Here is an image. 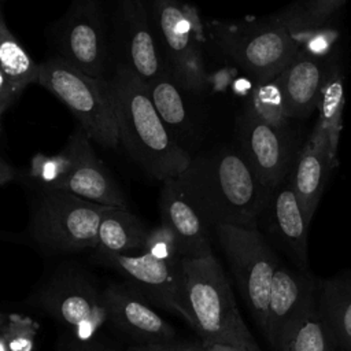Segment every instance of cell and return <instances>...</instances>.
<instances>
[{
  "label": "cell",
  "instance_id": "5b68a950",
  "mask_svg": "<svg viewBox=\"0 0 351 351\" xmlns=\"http://www.w3.org/2000/svg\"><path fill=\"white\" fill-rule=\"evenodd\" d=\"M38 67V84L67 106L92 141L108 149L119 145L108 80L85 74L56 55Z\"/></svg>",
  "mask_w": 351,
  "mask_h": 351
},
{
  "label": "cell",
  "instance_id": "74e56055",
  "mask_svg": "<svg viewBox=\"0 0 351 351\" xmlns=\"http://www.w3.org/2000/svg\"><path fill=\"white\" fill-rule=\"evenodd\" d=\"M7 318H8V315H5V317H3V318H0V330H1V328L4 326V324L7 322Z\"/></svg>",
  "mask_w": 351,
  "mask_h": 351
},
{
  "label": "cell",
  "instance_id": "30bf717a",
  "mask_svg": "<svg viewBox=\"0 0 351 351\" xmlns=\"http://www.w3.org/2000/svg\"><path fill=\"white\" fill-rule=\"evenodd\" d=\"M110 16L112 67H128L145 85L170 75L144 0H112Z\"/></svg>",
  "mask_w": 351,
  "mask_h": 351
},
{
  "label": "cell",
  "instance_id": "7402d4cb",
  "mask_svg": "<svg viewBox=\"0 0 351 351\" xmlns=\"http://www.w3.org/2000/svg\"><path fill=\"white\" fill-rule=\"evenodd\" d=\"M148 228L128 208L107 207L97 230L99 255L141 254L145 247Z\"/></svg>",
  "mask_w": 351,
  "mask_h": 351
},
{
  "label": "cell",
  "instance_id": "8d00e7d4",
  "mask_svg": "<svg viewBox=\"0 0 351 351\" xmlns=\"http://www.w3.org/2000/svg\"><path fill=\"white\" fill-rule=\"evenodd\" d=\"M0 351H8V347H7V343H5V339L0 330Z\"/></svg>",
  "mask_w": 351,
  "mask_h": 351
},
{
  "label": "cell",
  "instance_id": "4fadbf2b",
  "mask_svg": "<svg viewBox=\"0 0 351 351\" xmlns=\"http://www.w3.org/2000/svg\"><path fill=\"white\" fill-rule=\"evenodd\" d=\"M101 261L118 270L149 303L178 314L193 328L186 298L181 259L163 262L147 252L133 255H101Z\"/></svg>",
  "mask_w": 351,
  "mask_h": 351
},
{
  "label": "cell",
  "instance_id": "1f68e13d",
  "mask_svg": "<svg viewBox=\"0 0 351 351\" xmlns=\"http://www.w3.org/2000/svg\"><path fill=\"white\" fill-rule=\"evenodd\" d=\"M206 347L207 344L203 340L193 343V341L173 339L167 341L136 344L129 347L125 351H206Z\"/></svg>",
  "mask_w": 351,
  "mask_h": 351
},
{
  "label": "cell",
  "instance_id": "4dcf8cb0",
  "mask_svg": "<svg viewBox=\"0 0 351 351\" xmlns=\"http://www.w3.org/2000/svg\"><path fill=\"white\" fill-rule=\"evenodd\" d=\"M143 252L163 262H177L181 259L173 232L162 222L160 225L148 229Z\"/></svg>",
  "mask_w": 351,
  "mask_h": 351
},
{
  "label": "cell",
  "instance_id": "5bb4252c",
  "mask_svg": "<svg viewBox=\"0 0 351 351\" xmlns=\"http://www.w3.org/2000/svg\"><path fill=\"white\" fill-rule=\"evenodd\" d=\"M308 225L292 185L282 181L269 192L258 219V230L292 266L308 269Z\"/></svg>",
  "mask_w": 351,
  "mask_h": 351
},
{
  "label": "cell",
  "instance_id": "ba28073f",
  "mask_svg": "<svg viewBox=\"0 0 351 351\" xmlns=\"http://www.w3.org/2000/svg\"><path fill=\"white\" fill-rule=\"evenodd\" d=\"M214 233L230 266L239 293L263 333L278 255L258 229L217 225Z\"/></svg>",
  "mask_w": 351,
  "mask_h": 351
},
{
  "label": "cell",
  "instance_id": "e575fe53",
  "mask_svg": "<svg viewBox=\"0 0 351 351\" xmlns=\"http://www.w3.org/2000/svg\"><path fill=\"white\" fill-rule=\"evenodd\" d=\"M67 351H115L107 346H103L100 343H96L93 340L89 341H80L75 340Z\"/></svg>",
  "mask_w": 351,
  "mask_h": 351
},
{
  "label": "cell",
  "instance_id": "9c48e42d",
  "mask_svg": "<svg viewBox=\"0 0 351 351\" xmlns=\"http://www.w3.org/2000/svg\"><path fill=\"white\" fill-rule=\"evenodd\" d=\"M56 56L96 78L112 73L110 25L101 0H71L64 15L51 26Z\"/></svg>",
  "mask_w": 351,
  "mask_h": 351
},
{
  "label": "cell",
  "instance_id": "603a6c76",
  "mask_svg": "<svg viewBox=\"0 0 351 351\" xmlns=\"http://www.w3.org/2000/svg\"><path fill=\"white\" fill-rule=\"evenodd\" d=\"M0 70L19 96L29 85L38 84L40 67L7 27L0 8Z\"/></svg>",
  "mask_w": 351,
  "mask_h": 351
},
{
  "label": "cell",
  "instance_id": "e0dca14e",
  "mask_svg": "<svg viewBox=\"0 0 351 351\" xmlns=\"http://www.w3.org/2000/svg\"><path fill=\"white\" fill-rule=\"evenodd\" d=\"M103 299L107 322L132 337L137 344L176 339L174 328L129 282L108 285L103 291Z\"/></svg>",
  "mask_w": 351,
  "mask_h": 351
},
{
  "label": "cell",
  "instance_id": "ab89813d",
  "mask_svg": "<svg viewBox=\"0 0 351 351\" xmlns=\"http://www.w3.org/2000/svg\"><path fill=\"white\" fill-rule=\"evenodd\" d=\"M1 1H3V0H0V3H1Z\"/></svg>",
  "mask_w": 351,
  "mask_h": 351
},
{
  "label": "cell",
  "instance_id": "7a4b0ae2",
  "mask_svg": "<svg viewBox=\"0 0 351 351\" xmlns=\"http://www.w3.org/2000/svg\"><path fill=\"white\" fill-rule=\"evenodd\" d=\"M119 144L158 181L178 177L191 155L158 115L145 84L128 67L115 64L108 78Z\"/></svg>",
  "mask_w": 351,
  "mask_h": 351
},
{
  "label": "cell",
  "instance_id": "484cf974",
  "mask_svg": "<svg viewBox=\"0 0 351 351\" xmlns=\"http://www.w3.org/2000/svg\"><path fill=\"white\" fill-rule=\"evenodd\" d=\"M346 0H304L300 5L291 8L278 19L296 37L318 32Z\"/></svg>",
  "mask_w": 351,
  "mask_h": 351
},
{
  "label": "cell",
  "instance_id": "d6a6232c",
  "mask_svg": "<svg viewBox=\"0 0 351 351\" xmlns=\"http://www.w3.org/2000/svg\"><path fill=\"white\" fill-rule=\"evenodd\" d=\"M18 95L12 89L10 81L0 70V115L16 100Z\"/></svg>",
  "mask_w": 351,
  "mask_h": 351
},
{
  "label": "cell",
  "instance_id": "f35d334b",
  "mask_svg": "<svg viewBox=\"0 0 351 351\" xmlns=\"http://www.w3.org/2000/svg\"><path fill=\"white\" fill-rule=\"evenodd\" d=\"M5 315H7V314H4V313L0 311V318H3V317H5Z\"/></svg>",
  "mask_w": 351,
  "mask_h": 351
},
{
  "label": "cell",
  "instance_id": "3957f363",
  "mask_svg": "<svg viewBox=\"0 0 351 351\" xmlns=\"http://www.w3.org/2000/svg\"><path fill=\"white\" fill-rule=\"evenodd\" d=\"M193 330L207 344L262 351L237 307L228 276L215 255L181 258Z\"/></svg>",
  "mask_w": 351,
  "mask_h": 351
},
{
  "label": "cell",
  "instance_id": "cb8c5ba5",
  "mask_svg": "<svg viewBox=\"0 0 351 351\" xmlns=\"http://www.w3.org/2000/svg\"><path fill=\"white\" fill-rule=\"evenodd\" d=\"M145 86L158 115L177 140V134L188 129V111L180 86L171 75L158 78Z\"/></svg>",
  "mask_w": 351,
  "mask_h": 351
},
{
  "label": "cell",
  "instance_id": "83f0119b",
  "mask_svg": "<svg viewBox=\"0 0 351 351\" xmlns=\"http://www.w3.org/2000/svg\"><path fill=\"white\" fill-rule=\"evenodd\" d=\"M284 351H340L326 335L314 308L291 337Z\"/></svg>",
  "mask_w": 351,
  "mask_h": 351
},
{
  "label": "cell",
  "instance_id": "44dd1931",
  "mask_svg": "<svg viewBox=\"0 0 351 351\" xmlns=\"http://www.w3.org/2000/svg\"><path fill=\"white\" fill-rule=\"evenodd\" d=\"M315 310L333 344L351 351V269L317 278Z\"/></svg>",
  "mask_w": 351,
  "mask_h": 351
},
{
  "label": "cell",
  "instance_id": "d590c367",
  "mask_svg": "<svg viewBox=\"0 0 351 351\" xmlns=\"http://www.w3.org/2000/svg\"><path fill=\"white\" fill-rule=\"evenodd\" d=\"M206 351H245V350L236 348V347H228V346H219V344H207Z\"/></svg>",
  "mask_w": 351,
  "mask_h": 351
},
{
  "label": "cell",
  "instance_id": "2e32d148",
  "mask_svg": "<svg viewBox=\"0 0 351 351\" xmlns=\"http://www.w3.org/2000/svg\"><path fill=\"white\" fill-rule=\"evenodd\" d=\"M239 129L240 151L262 185L270 192L284 181L291 159L285 129L263 121L251 108L243 115Z\"/></svg>",
  "mask_w": 351,
  "mask_h": 351
},
{
  "label": "cell",
  "instance_id": "9a60e30c",
  "mask_svg": "<svg viewBox=\"0 0 351 351\" xmlns=\"http://www.w3.org/2000/svg\"><path fill=\"white\" fill-rule=\"evenodd\" d=\"M64 151L70 159V169L59 185L60 189L101 206L128 208L126 195L96 155L92 140L81 126L70 136Z\"/></svg>",
  "mask_w": 351,
  "mask_h": 351
},
{
  "label": "cell",
  "instance_id": "d6986e66",
  "mask_svg": "<svg viewBox=\"0 0 351 351\" xmlns=\"http://www.w3.org/2000/svg\"><path fill=\"white\" fill-rule=\"evenodd\" d=\"M335 166H337V154L332 151L326 136L314 128L299 152L293 174L289 180L308 222L313 219L329 173Z\"/></svg>",
  "mask_w": 351,
  "mask_h": 351
},
{
  "label": "cell",
  "instance_id": "f1b7e54d",
  "mask_svg": "<svg viewBox=\"0 0 351 351\" xmlns=\"http://www.w3.org/2000/svg\"><path fill=\"white\" fill-rule=\"evenodd\" d=\"M250 108L263 121L274 125L276 128L285 129L288 117L284 111L282 100L274 81L265 82L255 90Z\"/></svg>",
  "mask_w": 351,
  "mask_h": 351
},
{
  "label": "cell",
  "instance_id": "ffe728a7",
  "mask_svg": "<svg viewBox=\"0 0 351 351\" xmlns=\"http://www.w3.org/2000/svg\"><path fill=\"white\" fill-rule=\"evenodd\" d=\"M326 73L322 62L300 51L273 80L288 118L308 117L318 106Z\"/></svg>",
  "mask_w": 351,
  "mask_h": 351
},
{
  "label": "cell",
  "instance_id": "f546056e",
  "mask_svg": "<svg viewBox=\"0 0 351 351\" xmlns=\"http://www.w3.org/2000/svg\"><path fill=\"white\" fill-rule=\"evenodd\" d=\"M37 324L29 317L10 314L1 328L8 351H32L37 335Z\"/></svg>",
  "mask_w": 351,
  "mask_h": 351
},
{
  "label": "cell",
  "instance_id": "d4e9b609",
  "mask_svg": "<svg viewBox=\"0 0 351 351\" xmlns=\"http://www.w3.org/2000/svg\"><path fill=\"white\" fill-rule=\"evenodd\" d=\"M317 108L318 119L314 128L326 136L330 143L332 151L337 154L341 132V117L344 108L343 80L339 71L333 70L326 74Z\"/></svg>",
  "mask_w": 351,
  "mask_h": 351
},
{
  "label": "cell",
  "instance_id": "277c9868",
  "mask_svg": "<svg viewBox=\"0 0 351 351\" xmlns=\"http://www.w3.org/2000/svg\"><path fill=\"white\" fill-rule=\"evenodd\" d=\"M27 184L33 191L29 233L40 247L51 252L96 248L100 218L110 206L85 200L66 189Z\"/></svg>",
  "mask_w": 351,
  "mask_h": 351
},
{
  "label": "cell",
  "instance_id": "836d02e7",
  "mask_svg": "<svg viewBox=\"0 0 351 351\" xmlns=\"http://www.w3.org/2000/svg\"><path fill=\"white\" fill-rule=\"evenodd\" d=\"M19 178V171L0 156V185L10 184Z\"/></svg>",
  "mask_w": 351,
  "mask_h": 351
},
{
  "label": "cell",
  "instance_id": "7c38bea8",
  "mask_svg": "<svg viewBox=\"0 0 351 351\" xmlns=\"http://www.w3.org/2000/svg\"><path fill=\"white\" fill-rule=\"evenodd\" d=\"M317 277L278 261L267 306L263 336L271 351H284L306 317L315 308Z\"/></svg>",
  "mask_w": 351,
  "mask_h": 351
},
{
  "label": "cell",
  "instance_id": "8992f818",
  "mask_svg": "<svg viewBox=\"0 0 351 351\" xmlns=\"http://www.w3.org/2000/svg\"><path fill=\"white\" fill-rule=\"evenodd\" d=\"M149 16L171 78L184 90L203 92L210 77L202 53L204 27L196 8L182 0H149Z\"/></svg>",
  "mask_w": 351,
  "mask_h": 351
},
{
  "label": "cell",
  "instance_id": "ac0fdd59",
  "mask_svg": "<svg viewBox=\"0 0 351 351\" xmlns=\"http://www.w3.org/2000/svg\"><path fill=\"white\" fill-rule=\"evenodd\" d=\"M162 223L174 234L178 255L186 259H200L214 255L208 226L184 197L174 180L163 182L159 196Z\"/></svg>",
  "mask_w": 351,
  "mask_h": 351
},
{
  "label": "cell",
  "instance_id": "6da1fadb",
  "mask_svg": "<svg viewBox=\"0 0 351 351\" xmlns=\"http://www.w3.org/2000/svg\"><path fill=\"white\" fill-rule=\"evenodd\" d=\"M173 180L208 228L258 229L269 191L241 151L221 148L191 158L188 167Z\"/></svg>",
  "mask_w": 351,
  "mask_h": 351
},
{
  "label": "cell",
  "instance_id": "52a82bcc",
  "mask_svg": "<svg viewBox=\"0 0 351 351\" xmlns=\"http://www.w3.org/2000/svg\"><path fill=\"white\" fill-rule=\"evenodd\" d=\"M210 38L250 75L274 80L299 52V41L277 18L265 22L208 23Z\"/></svg>",
  "mask_w": 351,
  "mask_h": 351
},
{
  "label": "cell",
  "instance_id": "4316f807",
  "mask_svg": "<svg viewBox=\"0 0 351 351\" xmlns=\"http://www.w3.org/2000/svg\"><path fill=\"white\" fill-rule=\"evenodd\" d=\"M70 169V159L63 149L55 155L36 154L27 169V180L41 186L59 188Z\"/></svg>",
  "mask_w": 351,
  "mask_h": 351
},
{
  "label": "cell",
  "instance_id": "8fae6325",
  "mask_svg": "<svg viewBox=\"0 0 351 351\" xmlns=\"http://www.w3.org/2000/svg\"><path fill=\"white\" fill-rule=\"evenodd\" d=\"M38 303L80 341L92 340L107 322L103 292L78 271L55 274L40 291Z\"/></svg>",
  "mask_w": 351,
  "mask_h": 351
}]
</instances>
